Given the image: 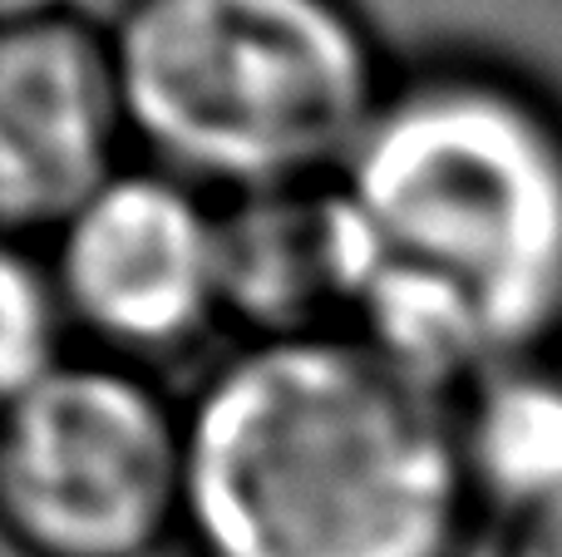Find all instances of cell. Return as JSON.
<instances>
[{
	"label": "cell",
	"mask_w": 562,
	"mask_h": 557,
	"mask_svg": "<svg viewBox=\"0 0 562 557\" xmlns=\"http://www.w3.org/2000/svg\"><path fill=\"white\" fill-rule=\"evenodd\" d=\"M330 193L346 331L405 375L454 400L562 351V99L538 75L479 49L405 59Z\"/></svg>",
	"instance_id": "6da1fadb"
},
{
	"label": "cell",
	"mask_w": 562,
	"mask_h": 557,
	"mask_svg": "<svg viewBox=\"0 0 562 557\" xmlns=\"http://www.w3.org/2000/svg\"><path fill=\"white\" fill-rule=\"evenodd\" d=\"M188 410L183 557H464L454 400L350 331L237 341Z\"/></svg>",
	"instance_id": "7a4b0ae2"
},
{
	"label": "cell",
	"mask_w": 562,
	"mask_h": 557,
	"mask_svg": "<svg viewBox=\"0 0 562 557\" xmlns=\"http://www.w3.org/2000/svg\"><path fill=\"white\" fill-rule=\"evenodd\" d=\"M109 39L138 158L217 203L330 183L400 69L356 0H124Z\"/></svg>",
	"instance_id": "3957f363"
},
{
	"label": "cell",
	"mask_w": 562,
	"mask_h": 557,
	"mask_svg": "<svg viewBox=\"0 0 562 557\" xmlns=\"http://www.w3.org/2000/svg\"><path fill=\"white\" fill-rule=\"evenodd\" d=\"M188 489V410L104 355L5 395L0 519L20 557H154L178 543Z\"/></svg>",
	"instance_id": "277c9868"
},
{
	"label": "cell",
	"mask_w": 562,
	"mask_h": 557,
	"mask_svg": "<svg viewBox=\"0 0 562 557\" xmlns=\"http://www.w3.org/2000/svg\"><path fill=\"white\" fill-rule=\"evenodd\" d=\"M35 247L89 355L154 371L227 326L223 203L144 158Z\"/></svg>",
	"instance_id": "5b68a950"
},
{
	"label": "cell",
	"mask_w": 562,
	"mask_h": 557,
	"mask_svg": "<svg viewBox=\"0 0 562 557\" xmlns=\"http://www.w3.org/2000/svg\"><path fill=\"white\" fill-rule=\"evenodd\" d=\"M138 158L109 25L59 10L0 35V217L45 242L89 193Z\"/></svg>",
	"instance_id": "8992f818"
},
{
	"label": "cell",
	"mask_w": 562,
	"mask_h": 557,
	"mask_svg": "<svg viewBox=\"0 0 562 557\" xmlns=\"http://www.w3.org/2000/svg\"><path fill=\"white\" fill-rule=\"evenodd\" d=\"M227 326L237 341L346 331L350 262L330 183L223 203Z\"/></svg>",
	"instance_id": "52a82bcc"
},
{
	"label": "cell",
	"mask_w": 562,
	"mask_h": 557,
	"mask_svg": "<svg viewBox=\"0 0 562 557\" xmlns=\"http://www.w3.org/2000/svg\"><path fill=\"white\" fill-rule=\"evenodd\" d=\"M454 434L484 519L504 528L562 503V351L504 361L454 395Z\"/></svg>",
	"instance_id": "ba28073f"
},
{
	"label": "cell",
	"mask_w": 562,
	"mask_h": 557,
	"mask_svg": "<svg viewBox=\"0 0 562 557\" xmlns=\"http://www.w3.org/2000/svg\"><path fill=\"white\" fill-rule=\"evenodd\" d=\"M0 375H5V395L25 390V385L45 380L49 371L69 361V311L65 296L55 286L45 252L35 242H10L5 247V266H0Z\"/></svg>",
	"instance_id": "9c48e42d"
},
{
	"label": "cell",
	"mask_w": 562,
	"mask_h": 557,
	"mask_svg": "<svg viewBox=\"0 0 562 557\" xmlns=\"http://www.w3.org/2000/svg\"><path fill=\"white\" fill-rule=\"evenodd\" d=\"M498 557H562V503L504 528V553Z\"/></svg>",
	"instance_id": "30bf717a"
},
{
	"label": "cell",
	"mask_w": 562,
	"mask_h": 557,
	"mask_svg": "<svg viewBox=\"0 0 562 557\" xmlns=\"http://www.w3.org/2000/svg\"><path fill=\"white\" fill-rule=\"evenodd\" d=\"M59 10H75V0H0V15H5V25L40 20V15H59Z\"/></svg>",
	"instance_id": "8fae6325"
}]
</instances>
